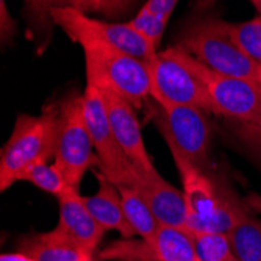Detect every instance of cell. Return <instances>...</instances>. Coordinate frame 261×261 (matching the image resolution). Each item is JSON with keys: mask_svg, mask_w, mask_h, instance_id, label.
Returning a JSON list of instances; mask_svg holds the SVG:
<instances>
[{"mask_svg": "<svg viewBox=\"0 0 261 261\" xmlns=\"http://www.w3.org/2000/svg\"><path fill=\"white\" fill-rule=\"evenodd\" d=\"M61 122V103L45 107L38 116L19 114L0 152V189L7 191L35 163L55 156Z\"/></svg>", "mask_w": 261, "mask_h": 261, "instance_id": "1", "label": "cell"}, {"mask_svg": "<svg viewBox=\"0 0 261 261\" xmlns=\"http://www.w3.org/2000/svg\"><path fill=\"white\" fill-rule=\"evenodd\" d=\"M177 47L213 72L258 80V66L240 49L230 33V22L203 17L189 22L178 36Z\"/></svg>", "mask_w": 261, "mask_h": 261, "instance_id": "2", "label": "cell"}, {"mask_svg": "<svg viewBox=\"0 0 261 261\" xmlns=\"http://www.w3.org/2000/svg\"><path fill=\"white\" fill-rule=\"evenodd\" d=\"M79 44L85 54L86 83L119 92L135 107L150 97V72L146 61L97 41Z\"/></svg>", "mask_w": 261, "mask_h": 261, "instance_id": "3", "label": "cell"}, {"mask_svg": "<svg viewBox=\"0 0 261 261\" xmlns=\"http://www.w3.org/2000/svg\"><path fill=\"white\" fill-rule=\"evenodd\" d=\"M147 66L150 72V99L156 105H189L213 113L203 82L188 64L183 50L177 45L158 52Z\"/></svg>", "mask_w": 261, "mask_h": 261, "instance_id": "4", "label": "cell"}, {"mask_svg": "<svg viewBox=\"0 0 261 261\" xmlns=\"http://www.w3.org/2000/svg\"><path fill=\"white\" fill-rule=\"evenodd\" d=\"M50 16L55 25L77 44L82 41H97L146 63L158 55L156 47L130 22H103L74 8H58Z\"/></svg>", "mask_w": 261, "mask_h": 261, "instance_id": "5", "label": "cell"}, {"mask_svg": "<svg viewBox=\"0 0 261 261\" xmlns=\"http://www.w3.org/2000/svg\"><path fill=\"white\" fill-rule=\"evenodd\" d=\"M183 54L188 64L203 82L213 113L246 125H261V94L258 80L213 72L189 54Z\"/></svg>", "mask_w": 261, "mask_h": 261, "instance_id": "6", "label": "cell"}, {"mask_svg": "<svg viewBox=\"0 0 261 261\" xmlns=\"http://www.w3.org/2000/svg\"><path fill=\"white\" fill-rule=\"evenodd\" d=\"M83 114V96H70L61 102V122L54 163L66 181L79 188L85 174L97 166L99 158Z\"/></svg>", "mask_w": 261, "mask_h": 261, "instance_id": "7", "label": "cell"}, {"mask_svg": "<svg viewBox=\"0 0 261 261\" xmlns=\"http://www.w3.org/2000/svg\"><path fill=\"white\" fill-rule=\"evenodd\" d=\"M153 121L169 149H175L186 160L206 171L211 127L205 110L189 105H156Z\"/></svg>", "mask_w": 261, "mask_h": 261, "instance_id": "8", "label": "cell"}, {"mask_svg": "<svg viewBox=\"0 0 261 261\" xmlns=\"http://www.w3.org/2000/svg\"><path fill=\"white\" fill-rule=\"evenodd\" d=\"M82 96L85 121L99 158V172H102L116 186L133 185V163L127 158L119 142L116 141L100 88L86 83Z\"/></svg>", "mask_w": 261, "mask_h": 261, "instance_id": "9", "label": "cell"}, {"mask_svg": "<svg viewBox=\"0 0 261 261\" xmlns=\"http://www.w3.org/2000/svg\"><path fill=\"white\" fill-rule=\"evenodd\" d=\"M97 255L110 261H200L189 231L171 225H160L147 238L113 241Z\"/></svg>", "mask_w": 261, "mask_h": 261, "instance_id": "10", "label": "cell"}, {"mask_svg": "<svg viewBox=\"0 0 261 261\" xmlns=\"http://www.w3.org/2000/svg\"><path fill=\"white\" fill-rule=\"evenodd\" d=\"M133 186L150 206L160 225L185 228L188 208L183 191L163 178L155 168L146 169L133 164Z\"/></svg>", "mask_w": 261, "mask_h": 261, "instance_id": "11", "label": "cell"}, {"mask_svg": "<svg viewBox=\"0 0 261 261\" xmlns=\"http://www.w3.org/2000/svg\"><path fill=\"white\" fill-rule=\"evenodd\" d=\"M99 88L105 100L111 130L127 158L135 166H139V168H155L144 144V138H142L141 133V124L135 113V105L128 102L124 96H121L119 92L103 86Z\"/></svg>", "mask_w": 261, "mask_h": 261, "instance_id": "12", "label": "cell"}, {"mask_svg": "<svg viewBox=\"0 0 261 261\" xmlns=\"http://www.w3.org/2000/svg\"><path fill=\"white\" fill-rule=\"evenodd\" d=\"M58 206V224L54 230L85 252L96 253L107 230L92 218L79 188H70L60 196Z\"/></svg>", "mask_w": 261, "mask_h": 261, "instance_id": "13", "label": "cell"}, {"mask_svg": "<svg viewBox=\"0 0 261 261\" xmlns=\"http://www.w3.org/2000/svg\"><path fill=\"white\" fill-rule=\"evenodd\" d=\"M169 150L183 185V196L188 208V222L185 227L186 230L191 225L210 218L218 210L224 188L218 186L202 168L186 160L180 152H177L175 149Z\"/></svg>", "mask_w": 261, "mask_h": 261, "instance_id": "14", "label": "cell"}, {"mask_svg": "<svg viewBox=\"0 0 261 261\" xmlns=\"http://www.w3.org/2000/svg\"><path fill=\"white\" fill-rule=\"evenodd\" d=\"M99 189L92 196H83V200L92 215L107 231L116 230L122 234V238H135V231L127 221L122 197L113 181H110L102 172L97 174Z\"/></svg>", "mask_w": 261, "mask_h": 261, "instance_id": "15", "label": "cell"}, {"mask_svg": "<svg viewBox=\"0 0 261 261\" xmlns=\"http://www.w3.org/2000/svg\"><path fill=\"white\" fill-rule=\"evenodd\" d=\"M17 250L35 261H82L88 252L64 240L55 230L33 233L22 238Z\"/></svg>", "mask_w": 261, "mask_h": 261, "instance_id": "16", "label": "cell"}, {"mask_svg": "<svg viewBox=\"0 0 261 261\" xmlns=\"http://www.w3.org/2000/svg\"><path fill=\"white\" fill-rule=\"evenodd\" d=\"M247 213H249V208L246 202L243 205L231 191L224 189L218 210L213 213L210 218L186 228V231H191V233L193 231H211V233L228 234V231L238 224Z\"/></svg>", "mask_w": 261, "mask_h": 261, "instance_id": "17", "label": "cell"}, {"mask_svg": "<svg viewBox=\"0 0 261 261\" xmlns=\"http://www.w3.org/2000/svg\"><path fill=\"white\" fill-rule=\"evenodd\" d=\"M228 241L238 261H261V221L247 215L228 231Z\"/></svg>", "mask_w": 261, "mask_h": 261, "instance_id": "18", "label": "cell"}, {"mask_svg": "<svg viewBox=\"0 0 261 261\" xmlns=\"http://www.w3.org/2000/svg\"><path fill=\"white\" fill-rule=\"evenodd\" d=\"M117 188H119L122 197L127 221L132 225L135 234L139 236V238H147V236L153 234L160 224L153 216L147 202L138 193V189L133 185H121Z\"/></svg>", "mask_w": 261, "mask_h": 261, "instance_id": "19", "label": "cell"}, {"mask_svg": "<svg viewBox=\"0 0 261 261\" xmlns=\"http://www.w3.org/2000/svg\"><path fill=\"white\" fill-rule=\"evenodd\" d=\"M23 5L29 13V20L32 30H39V36L47 39L52 35V11L58 8H74L82 11H89L91 0H23Z\"/></svg>", "mask_w": 261, "mask_h": 261, "instance_id": "20", "label": "cell"}, {"mask_svg": "<svg viewBox=\"0 0 261 261\" xmlns=\"http://www.w3.org/2000/svg\"><path fill=\"white\" fill-rule=\"evenodd\" d=\"M19 181L32 183L36 188H39L41 191H44L47 194H52L57 199L60 196H63L67 189L72 188L66 181L64 175L58 169V166L55 163L49 164L47 161L35 163L33 166H30L29 169H25L20 174Z\"/></svg>", "mask_w": 261, "mask_h": 261, "instance_id": "21", "label": "cell"}, {"mask_svg": "<svg viewBox=\"0 0 261 261\" xmlns=\"http://www.w3.org/2000/svg\"><path fill=\"white\" fill-rule=\"evenodd\" d=\"M189 234L200 261H238L227 234L211 231H189Z\"/></svg>", "mask_w": 261, "mask_h": 261, "instance_id": "22", "label": "cell"}, {"mask_svg": "<svg viewBox=\"0 0 261 261\" xmlns=\"http://www.w3.org/2000/svg\"><path fill=\"white\" fill-rule=\"evenodd\" d=\"M230 33L240 49L261 69V17L244 22H230Z\"/></svg>", "mask_w": 261, "mask_h": 261, "instance_id": "23", "label": "cell"}, {"mask_svg": "<svg viewBox=\"0 0 261 261\" xmlns=\"http://www.w3.org/2000/svg\"><path fill=\"white\" fill-rule=\"evenodd\" d=\"M168 20H169L168 16L153 14L144 10H139L136 16L130 20V23L146 39H149L155 47H158L161 42L163 33L166 30V25H168Z\"/></svg>", "mask_w": 261, "mask_h": 261, "instance_id": "24", "label": "cell"}, {"mask_svg": "<svg viewBox=\"0 0 261 261\" xmlns=\"http://www.w3.org/2000/svg\"><path fill=\"white\" fill-rule=\"evenodd\" d=\"M133 0H91L89 11H97L107 16H116L125 11Z\"/></svg>", "mask_w": 261, "mask_h": 261, "instance_id": "25", "label": "cell"}, {"mask_svg": "<svg viewBox=\"0 0 261 261\" xmlns=\"http://www.w3.org/2000/svg\"><path fill=\"white\" fill-rule=\"evenodd\" d=\"M178 4V0H147L141 10H144L147 13H153V14H163L171 17V14L174 13L175 7Z\"/></svg>", "mask_w": 261, "mask_h": 261, "instance_id": "26", "label": "cell"}, {"mask_svg": "<svg viewBox=\"0 0 261 261\" xmlns=\"http://www.w3.org/2000/svg\"><path fill=\"white\" fill-rule=\"evenodd\" d=\"M0 17H2V41L7 42L16 33V23H14L13 17L8 14L5 0H2V14H0Z\"/></svg>", "mask_w": 261, "mask_h": 261, "instance_id": "27", "label": "cell"}, {"mask_svg": "<svg viewBox=\"0 0 261 261\" xmlns=\"http://www.w3.org/2000/svg\"><path fill=\"white\" fill-rule=\"evenodd\" d=\"M244 202L250 211H255V213H258V215H261V194L252 193L246 197Z\"/></svg>", "mask_w": 261, "mask_h": 261, "instance_id": "28", "label": "cell"}, {"mask_svg": "<svg viewBox=\"0 0 261 261\" xmlns=\"http://www.w3.org/2000/svg\"><path fill=\"white\" fill-rule=\"evenodd\" d=\"M0 261H35V259L25 253L16 250V252H10V253H2Z\"/></svg>", "mask_w": 261, "mask_h": 261, "instance_id": "29", "label": "cell"}, {"mask_svg": "<svg viewBox=\"0 0 261 261\" xmlns=\"http://www.w3.org/2000/svg\"><path fill=\"white\" fill-rule=\"evenodd\" d=\"M82 261H103V259H100V256H99V255L96 256V253H88Z\"/></svg>", "mask_w": 261, "mask_h": 261, "instance_id": "30", "label": "cell"}, {"mask_svg": "<svg viewBox=\"0 0 261 261\" xmlns=\"http://www.w3.org/2000/svg\"><path fill=\"white\" fill-rule=\"evenodd\" d=\"M252 4L255 5V8L258 11V16L261 17V0H252Z\"/></svg>", "mask_w": 261, "mask_h": 261, "instance_id": "31", "label": "cell"}, {"mask_svg": "<svg viewBox=\"0 0 261 261\" xmlns=\"http://www.w3.org/2000/svg\"><path fill=\"white\" fill-rule=\"evenodd\" d=\"M258 85H259V94H261V69H259V74H258Z\"/></svg>", "mask_w": 261, "mask_h": 261, "instance_id": "32", "label": "cell"}, {"mask_svg": "<svg viewBox=\"0 0 261 261\" xmlns=\"http://www.w3.org/2000/svg\"><path fill=\"white\" fill-rule=\"evenodd\" d=\"M202 4H205V5H208V4H211V2H215V0H200Z\"/></svg>", "mask_w": 261, "mask_h": 261, "instance_id": "33", "label": "cell"}]
</instances>
